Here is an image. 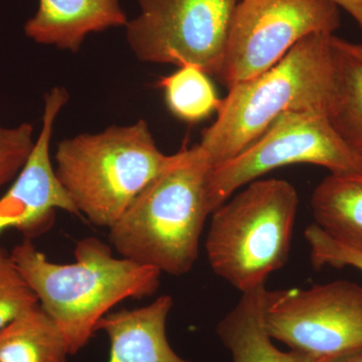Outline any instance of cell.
<instances>
[{"label":"cell","mask_w":362,"mask_h":362,"mask_svg":"<svg viewBox=\"0 0 362 362\" xmlns=\"http://www.w3.org/2000/svg\"><path fill=\"white\" fill-rule=\"evenodd\" d=\"M333 35L298 42L265 73L228 88L216 120L202 132L199 148L211 166L233 158L290 112L329 116L339 96V52Z\"/></svg>","instance_id":"1"},{"label":"cell","mask_w":362,"mask_h":362,"mask_svg":"<svg viewBox=\"0 0 362 362\" xmlns=\"http://www.w3.org/2000/svg\"><path fill=\"white\" fill-rule=\"evenodd\" d=\"M11 256L40 306L61 328L70 354L84 349L114 306L152 296L160 285V271L116 258L109 245L94 237L78 240L75 263H52L25 239Z\"/></svg>","instance_id":"2"},{"label":"cell","mask_w":362,"mask_h":362,"mask_svg":"<svg viewBox=\"0 0 362 362\" xmlns=\"http://www.w3.org/2000/svg\"><path fill=\"white\" fill-rule=\"evenodd\" d=\"M211 164L199 145L182 148L112 226V246L123 258L161 273L185 275L199 257L207 216Z\"/></svg>","instance_id":"3"},{"label":"cell","mask_w":362,"mask_h":362,"mask_svg":"<svg viewBox=\"0 0 362 362\" xmlns=\"http://www.w3.org/2000/svg\"><path fill=\"white\" fill-rule=\"evenodd\" d=\"M175 158L158 148L148 124L139 120L63 140L54 170L81 216L110 228Z\"/></svg>","instance_id":"4"},{"label":"cell","mask_w":362,"mask_h":362,"mask_svg":"<svg viewBox=\"0 0 362 362\" xmlns=\"http://www.w3.org/2000/svg\"><path fill=\"white\" fill-rule=\"evenodd\" d=\"M299 195L283 180H255L211 214L206 251L214 273L238 291L266 285L289 259Z\"/></svg>","instance_id":"5"},{"label":"cell","mask_w":362,"mask_h":362,"mask_svg":"<svg viewBox=\"0 0 362 362\" xmlns=\"http://www.w3.org/2000/svg\"><path fill=\"white\" fill-rule=\"evenodd\" d=\"M302 163L331 173L362 170V159L343 141L328 116L290 112L238 156L211 166L206 183L211 214L240 187L275 169Z\"/></svg>","instance_id":"6"},{"label":"cell","mask_w":362,"mask_h":362,"mask_svg":"<svg viewBox=\"0 0 362 362\" xmlns=\"http://www.w3.org/2000/svg\"><path fill=\"white\" fill-rule=\"evenodd\" d=\"M238 0H137L139 13L125 25L138 61L194 65L218 77Z\"/></svg>","instance_id":"7"},{"label":"cell","mask_w":362,"mask_h":362,"mask_svg":"<svg viewBox=\"0 0 362 362\" xmlns=\"http://www.w3.org/2000/svg\"><path fill=\"white\" fill-rule=\"evenodd\" d=\"M339 8L328 0H240L218 78L228 88L265 73L312 35H334Z\"/></svg>","instance_id":"8"},{"label":"cell","mask_w":362,"mask_h":362,"mask_svg":"<svg viewBox=\"0 0 362 362\" xmlns=\"http://www.w3.org/2000/svg\"><path fill=\"white\" fill-rule=\"evenodd\" d=\"M273 339L329 359L362 349V287L335 281L307 289L269 291L264 314Z\"/></svg>","instance_id":"9"},{"label":"cell","mask_w":362,"mask_h":362,"mask_svg":"<svg viewBox=\"0 0 362 362\" xmlns=\"http://www.w3.org/2000/svg\"><path fill=\"white\" fill-rule=\"evenodd\" d=\"M70 99L66 88L54 87L45 96L40 132L35 146L13 185L0 199V235L18 230L25 240L49 232L57 211L81 216L56 175L51 158V141L59 112Z\"/></svg>","instance_id":"10"},{"label":"cell","mask_w":362,"mask_h":362,"mask_svg":"<svg viewBox=\"0 0 362 362\" xmlns=\"http://www.w3.org/2000/svg\"><path fill=\"white\" fill-rule=\"evenodd\" d=\"M128 21L120 0H39L23 28L37 44L78 52L92 33L125 28Z\"/></svg>","instance_id":"11"},{"label":"cell","mask_w":362,"mask_h":362,"mask_svg":"<svg viewBox=\"0 0 362 362\" xmlns=\"http://www.w3.org/2000/svg\"><path fill=\"white\" fill-rule=\"evenodd\" d=\"M173 306L169 295L152 303L108 313L100 320L110 340L108 362H192L178 356L166 337V321Z\"/></svg>","instance_id":"12"},{"label":"cell","mask_w":362,"mask_h":362,"mask_svg":"<svg viewBox=\"0 0 362 362\" xmlns=\"http://www.w3.org/2000/svg\"><path fill=\"white\" fill-rule=\"evenodd\" d=\"M269 290L266 285L244 293L237 305L220 321L216 333L233 362H325L328 359L274 345L264 314ZM330 359V358H329Z\"/></svg>","instance_id":"13"},{"label":"cell","mask_w":362,"mask_h":362,"mask_svg":"<svg viewBox=\"0 0 362 362\" xmlns=\"http://www.w3.org/2000/svg\"><path fill=\"white\" fill-rule=\"evenodd\" d=\"M315 225L343 246L362 252V170L330 173L314 189Z\"/></svg>","instance_id":"14"},{"label":"cell","mask_w":362,"mask_h":362,"mask_svg":"<svg viewBox=\"0 0 362 362\" xmlns=\"http://www.w3.org/2000/svg\"><path fill=\"white\" fill-rule=\"evenodd\" d=\"M61 328L40 304L0 330V362H66Z\"/></svg>","instance_id":"15"},{"label":"cell","mask_w":362,"mask_h":362,"mask_svg":"<svg viewBox=\"0 0 362 362\" xmlns=\"http://www.w3.org/2000/svg\"><path fill=\"white\" fill-rule=\"evenodd\" d=\"M158 87L164 90L171 113L187 122H199L220 108L221 99L213 83L197 66H178L175 73L158 81Z\"/></svg>","instance_id":"16"},{"label":"cell","mask_w":362,"mask_h":362,"mask_svg":"<svg viewBox=\"0 0 362 362\" xmlns=\"http://www.w3.org/2000/svg\"><path fill=\"white\" fill-rule=\"evenodd\" d=\"M338 52L339 96L329 120L343 141L362 159V62Z\"/></svg>","instance_id":"17"},{"label":"cell","mask_w":362,"mask_h":362,"mask_svg":"<svg viewBox=\"0 0 362 362\" xmlns=\"http://www.w3.org/2000/svg\"><path fill=\"white\" fill-rule=\"evenodd\" d=\"M37 304L39 300L11 254L0 247V330Z\"/></svg>","instance_id":"18"},{"label":"cell","mask_w":362,"mask_h":362,"mask_svg":"<svg viewBox=\"0 0 362 362\" xmlns=\"http://www.w3.org/2000/svg\"><path fill=\"white\" fill-rule=\"evenodd\" d=\"M35 128L30 123L16 127L0 124V187L14 180L35 146Z\"/></svg>","instance_id":"19"},{"label":"cell","mask_w":362,"mask_h":362,"mask_svg":"<svg viewBox=\"0 0 362 362\" xmlns=\"http://www.w3.org/2000/svg\"><path fill=\"white\" fill-rule=\"evenodd\" d=\"M305 239L310 246V258L314 268L354 267L362 272V252L343 246L331 239L315 223L306 228Z\"/></svg>","instance_id":"20"},{"label":"cell","mask_w":362,"mask_h":362,"mask_svg":"<svg viewBox=\"0 0 362 362\" xmlns=\"http://www.w3.org/2000/svg\"><path fill=\"white\" fill-rule=\"evenodd\" d=\"M331 4L342 8L356 21L362 32V0H328Z\"/></svg>","instance_id":"21"},{"label":"cell","mask_w":362,"mask_h":362,"mask_svg":"<svg viewBox=\"0 0 362 362\" xmlns=\"http://www.w3.org/2000/svg\"><path fill=\"white\" fill-rule=\"evenodd\" d=\"M331 42L340 51L346 52L349 56L354 57V58L362 62V44L349 42V40H343L341 37H338L334 35L331 37Z\"/></svg>","instance_id":"22"},{"label":"cell","mask_w":362,"mask_h":362,"mask_svg":"<svg viewBox=\"0 0 362 362\" xmlns=\"http://www.w3.org/2000/svg\"><path fill=\"white\" fill-rule=\"evenodd\" d=\"M325 362H362V349L333 357Z\"/></svg>","instance_id":"23"}]
</instances>
